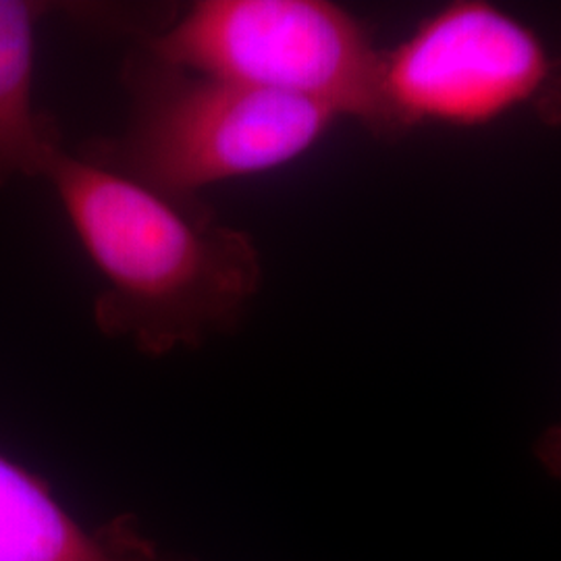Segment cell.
Here are the masks:
<instances>
[{
  "label": "cell",
  "mask_w": 561,
  "mask_h": 561,
  "mask_svg": "<svg viewBox=\"0 0 561 561\" xmlns=\"http://www.w3.org/2000/svg\"><path fill=\"white\" fill-rule=\"evenodd\" d=\"M46 180L101 273L94 319L104 335L167 356L227 333L256 298V243L198 210L192 198L162 194L65 148Z\"/></svg>",
  "instance_id": "cell-1"
},
{
  "label": "cell",
  "mask_w": 561,
  "mask_h": 561,
  "mask_svg": "<svg viewBox=\"0 0 561 561\" xmlns=\"http://www.w3.org/2000/svg\"><path fill=\"white\" fill-rule=\"evenodd\" d=\"M123 140L96 159L175 198L298 161L340 119L319 102L154 60L134 73Z\"/></svg>",
  "instance_id": "cell-2"
},
{
  "label": "cell",
  "mask_w": 561,
  "mask_h": 561,
  "mask_svg": "<svg viewBox=\"0 0 561 561\" xmlns=\"http://www.w3.org/2000/svg\"><path fill=\"white\" fill-rule=\"evenodd\" d=\"M152 59L319 102L373 129L382 53L327 0H202L150 42Z\"/></svg>",
  "instance_id": "cell-3"
},
{
  "label": "cell",
  "mask_w": 561,
  "mask_h": 561,
  "mask_svg": "<svg viewBox=\"0 0 561 561\" xmlns=\"http://www.w3.org/2000/svg\"><path fill=\"white\" fill-rule=\"evenodd\" d=\"M553 62L537 34L482 0L445 4L382 53L373 134L396 140L421 125L482 127L535 101Z\"/></svg>",
  "instance_id": "cell-4"
},
{
  "label": "cell",
  "mask_w": 561,
  "mask_h": 561,
  "mask_svg": "<svg viewBox=\"0 0 561 561\" xmlns=\"http://www.w3.org/2000/svg\"><path fill=\"white\" fill-rule=\"evenodd\" d=\"M0 561H198L150 539L131 514L88 528L50 486L0 456Z\"/></svg>",
  "instance_id": "cell-5"
},
{
  "label": "cell",
  "mask_w": 561,
  "mask_h": 561,
  "mask_svg": "<svg viewBox=\"0 0 561 561\" xmlns=\"http://www.w3.org/2000/svg\"><path fill=\"white\" fill-rule=\"evenodd\" d=\"M44 7L0 0V185L46 178L60 146L57 129L34 106L36 25Z\"/></svg>",
  "instance_id": "cell-6"
},
{
  "label": "cell",
  "mask_w": 561,
  "mask_h": 561,
  "mask_svg": "<svg viewBox=\"0 0 561 561\" xmlns=\"http://www.w3.org/2000/svg\"><path fill=\"white\" fill-rule=\"evenodd\" d=\"M535 111L539 119L549 127H561V65H553L551 76L545 81L535 99Z\"/></svg>",
  "instance_id": "cell-7"
},
{
  "label": "cell",
  "mask_w": 561,
  "mask_h": 561,
  "mask_svg": "<svg viewBox=\"0 0 561 561\" xmlns=\"http://www.w3.org/2000/svg\"><path fill=\"white\" fill-rule=\"evenodd\" d=\"M535 456L549 477L561 481V422L549 426L537 439Z\"/></svg>",
  "instance_id": "cell-8"
}]
</instances>
